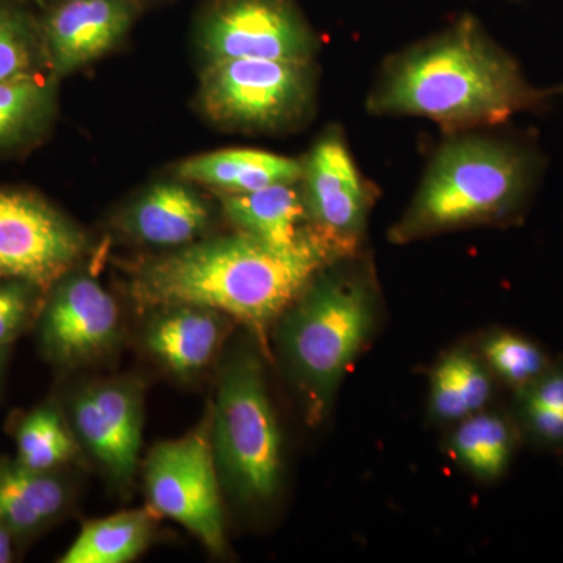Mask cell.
<instances>
[{"instance_id": "obj_27", "label": "cell", "mask_w": 563, "mask_h": 563, "mask_svg": "<svg viewBox=\"0 0 563 563\" xmlns=\"http://www.w3.org/2000/svg\"><path fill=\"white\" fill-rule=\"evenodd\" d=\"M31 284L9 280L0 284V346L13 342L31 312Z\"/></svg>"}, {"instance_id": "obj_8", "label": "cell", "mask_w": 563, "mask_h": 563, "mask_svg": "<svg viewBox=\"0 0 563 563\" xmlns=\"http://www.w3.org/2000/svg\"><path fill=\"white\" fill-rule=\"evenodd\" d=\"M85 239L31 192L0 190V279L49 288L84 254Z\"/></svg>"}, {"instance_id": "obj_19", "label": "cell", "mask_w": 563, "mask_h": 563, "mask_svg": "<svg viewBox=\"0 0 563 563\" xmlns=\"http://www.w3.org/2000/svg\"><path fill=\"white\" fill-rule=\"evenodd\" d=\"M495 395V376L483 357L468 350L444 355L431 374L429 413L439 422L462 421L487 409Z\"/></svg>"}, {"instance_id": "obj_11", "label": "cell", "mask_w": 563, "mask_h": 563, "mask_svg": "<svg viewBox=\"0 0 563 563\" xmlns=\"http://www.w3.org/2000/svg\"><path fill=\"white\" fill-rule=\"evenodd\" d=\"M213 60L309 63L313 38L280 0H232L213 14L203 31Z\"/></svg>"}, {"instance_id": "obj_23", "label": "cell", "mask_w": 563, "mask_h": 563, "mask_svg": "<svg viewBox=\"0 0 563 563\" xmlns=\"http://www.w3.org/2000/svg\"><path fill=\"white\" fill-rule=\"evenodd\" d=\"M16 461L36 472H54L76 459L77 443L54 406L33 410L16 431Z\"/></svg>"}, {"instance_id": "obj_21", "label": "cell", "mask_w": 563, "mask_h": 563, "mask_svg": "<svg viewBox=\"0 0 563 563\" xmlns=\"http://www.w3.org/2000/svg\"><path fill=\"white\" fill-rule=\"evenodd\" d=\"M157 514L151 509L125 510L90 521L62 555V563H128L150 547Z\"/></svg>"}, {"instance_id": "obj_26", "label": "cell", "mask_w": 563, "mask_h": 563, "mask_svg": "<svg viewBox=\"0 0 563 563\" xmlns=\"http://www.w3.org/2000/svg\"><path fill=\"white\" fill-rule=\"evenodd\" d=\"M36 51L27 29L0 9V81L35 76Z\"/></svg>"}, {"instance_id": "obj_3", "label": "cell", "mask_w": 563, "mask_h": 563, "mask_svg": "<svg viewBox=\"0 0 563 563\" xmlns=\"http://www.w3.org/2000/svg\"><path fill=\"white\" fill-rule=\"evenodd\" d=\"M529 152L501 141L462 136L444 143L412 203L391 229L395 243L521 217L536 181Z\"/></svg>"}, {"instance_id": "obj_18", "label": "cell", "mask_w": 563, "mask_h": 563, "mask_svg": "<svg viewBox=\"0 0 563 563\" xmlns=\"http://www.w3.org/2000/svg\"><path fill=\"white\" fill-rule=\"evenodd\" d=\"M302 173L301 162L258 150L210 152L179 166L184 179L201 181L224 192H246L273 185L298 184Z\"/></svg>"}, {"instance_id": "obj_15", "label": "cell", "mask_w": 563, "mask_h": 563, "mask_svg": "<svg viewBox=\"0 0 563 563\" xmlns=\"http://www.w3.org/2000/svg\"><path fill=\"white\" fill-rule=\"evenodd\" d=\"M222 207L242 232L280 250H292L320 235L309 221L302 192L296 184H279L262 190L224 192Z\"/></svg>"}, {"instance_id": "obj_5", "label": "cell", "mask_w": 563, "mask_h": 563, "mask_svg": "<svg viewBox=\"0 0 563 563\" xmlns=\"http://www.w3.org/2000/svg\"><path fill=\"white\" fill-rule=\"evenodd\" d=\"M210 435L222 487L250 506L272 501L284 472L280 429L261 358L250 351L221 369Z\"/></svg>"}, {"instance_id": "obj_7", "label": "cell", "mask_w": 563, "mask_h": 563, "mask_svg": "<svg viewBox=\"0 0 563 563\" xmlns=\"http://www.w3.org/2000/svg\"><path fill=\"white\" fill-rule=\"evenodd\" d=\"M309 63L213 60L203 73V109L222 124L277 129L301 117L309 103Z\"/></svg>"}, {"instance_id": "obj_24", "label": "cell", "mask_w": 563, "mask_h": 563, "mask_svg": "<svg viewBox=\"0 0 563 563\" xmlns=\"http://www.w3.org/2000/svg\"><path fill=\"white\" fill-rule=\"evenodd\" d=\"M481 357L495 379L501 380L515 393L539 379L553 363L539 343L512 331L488 333L481 344Z\"/></svg>"}, {"instance_id": "obj_16", "label": "cell", "mask_w": 563, "mask_h": 563, "mask_svg": "<svg viewBox=\"0 0 563 563\" xmlns=\"http://www.w3.org/2000/svg\"><path fill=\"white\" fill-rule=\"evenodd\" d=\"M209 209L196 192L176 181L155 185L133 203L124 229L154 246H185L206 229Z\"/></svg>"}, {"instance_id": "obj_14", "label": "cell", "mask_w": 563, "mask_h": 563, "mask_svg": "<svg viewBox=\"0 0 563 563\" xmlns=\"http://www.w3.org/2000/svg\"><path fill=\"white\" fill-rule=\"evenodd\" d=\"M224 320L225 314L203 307H163L144 331V346L169 372L192 376L220 350Z\"/></svg>"}, {"instance_id": "obj_10", "label": "cell", "mask_w": 563, "mask_h": 563, "mask_svg": "<svg viewBox=\"0 0 563 563\" xmlns=\"http://www.w3.org/2000/svg\"><path fill=\"white\" fill-rule=\"evenodd\" d=\"M74 432L114 484L128 487L139 468L144 391L136 380L87 385L69 406Z\"/></svg>"}, {"instance_id": "obj_25", "label": "cell", "mask_w": 563, "mask_h": 563, "mask_svg": "<svg viewBox=\"0 0 563 563\" xmlns=\"http://www.w3.org/2000/svg\"><path fill=\"white\" fill-rule=\"evenodd\" d=\"M52 90L36 76L0 81V146L31 135L49 117Z\"/></svg>"}, {"instance_id": "obj_2", "label": "cell", "mask_w": 563, "mask_h": 563, "mask_svg": "<svg viewBox=\"0 0 563 563\" xmlns=\"http://www.w3.org/2000/svg\"><path fill=\"white\" fill-rule=\"evenodd\" d=\"M542 101L473 18L385 66L368 99L377 117H421L450 132L499 124Z\"/></svg>"}, {"instance_id": "obj_17", "label": "cell", "mask_w": 563, "mask_h": 563, "mask_svg": "<svg viewBox=\"0 0 563 563\" xmlns=\"http://www.w3.org/2000/svg\"><path fill=\"white\" fill-rule=\"evenodd\" d=\"M68 501V487L54 473L0 457V523L14 537L46 528L60 517Z\"/></svg>"}, {"instance_id": "obj_22", "label": "cell", "mask_w": 563, "mask_h": 563, "mask_svg": "<svg viewBox=\"0 0 563 563\" xmlns=\"http://www.w3.org/2000/svg\"><path fill=\"white\" fill-rule=\"evenodd\" d=\"M515 421L537 446L563 453V362L515 393Z\"/></svg>"}, {"instance_id": "obj_1", "label": "cell", "mask_w": 563, "mask_h": 563, "mask_svg": "<svg viewBox=\"0 0 563 563\" xmlns=\"http://www.w3.org/2000/svg\"><path fill=\"white\" fill-rule=\"evenodd\" d=\"M343 258L321 235L280 250L242 232L146 263L133 277L132 296L141 307L217 310L265 335L318 274Z\"/></svg>"}, {"instance_id": "obj_6", "label": "cell", "mask_w": 563, "mask_h": 563, "mask_svg": "<svg viewBox=\"0 0 563 563\" xmlns=\"http://www.w3.org/2000/svg\"><path fill=\"white\" fill-rule=\"evenodd\" d=\"M143 483L155 514L184 526L211 553L225 550L221 479L210 420L180 439L155 444L143 463Z\"/></svg>"}, {"instance_id": "obj_13", "label": "cell", "mask_w": 563, "mask_h": 563, "mask_svg": "<svg viewBox=\"0 0 563 563\" xmlns=\"http://www.w3.org/2000/svg\"><path fill=\"white\" fill-rule=\"evenodd\" d=\"M131 11L122 0H69L52 14L46 35L60 74L102 57L128 32Z\"/></svg>"}, {"instance_id": "obj_29", "label": "cell", "mask_w": 563, "mask_h": 563, "mask_svg": "<svg viewBox=\"0 0 563 563\" xmlns=\"http://www.w3.org/2000/svg\"><path fill=\"white\" fill-rule=\"evenodd\" d=\"M3 346H0V373H2Z\"/></svg>"}, {"instance_id": "obj_4", "label": "cell", "mask_w": 563, "mask_h": 563, "mask_svg": "<svg viewBox=\"0 0 563 563\" xmlns=\"http://www.w3.org/2000/svg\"><path fill=\"white\" fill-rule=\"evenodd\" d=\"M377 321L374 287L361 272L320 273L279 318L282 361L317 424L331 409Z\"/></svg>"}, {"instance_id": "obj_20", "label": "cell", "mask_w": 563, "mask_h": 563, "mask_svg": "<svg viewBox=\"0 0 563 563\" xmlns=\"http://www.w3.org/2000/svg\"><path fill=\"white\" fill-rule=\"evenodd\" d=\"M520 437L514 417L484 409L455 422L451 454L466 472L492 483L509 470Z\"/></svg>"}, {"instance_id": "obj_9", "label": "cell", "mask_w": 563, "mask_h": 563, "mask_svg": "<svg viewBox=\"0 0 563 563\" xmlns=\"http://www.w3.org/2000/svg\"><path fill=\"white\" fill-rule=\"evenodd\" d=\"M302 165V196L310 225L350 258L365 232L369 195L346 141L339 132L328 133Z\"/></svg>"}, {"instance_id": "obj_12", "label": "cell", "mask_w": 563, "mask_h": 563, "mask_svg": "<svg viewBox=\"0 0 563 563\" xmlns=\"http://www.w3.org/2000/svg\"><path fill=\"white\" fill-rule=\"evenodd\" d=\"M120 321L117 301L98 280L65 276L41 321V343L58 365H85L117 343Z\"/></svg>"}, {"instance_id": "obj_30", "label": "cell", "mask_w": 563, "mask_h": 563, "mask_svg": "<svg viewBox=\"0 0 563 563\" xmlns=\"http://www.w3.org/2000/svg\"><path fill=\"white\" fill-rule=\"evenodd\" d=\"M562 92H563V87H562Z\"/></svg>"}, {"instance_id": "obj_28", "label": "cell", "mask_w": 563, "mask_h": 563, "mask_svg": "<svg viewBox=\"0 0 563 563\" xmlns=\"http://www.w3.org/2000/svg\"><path fill=\"white\" fill-rule=\"evenodd\" d=\"M13 539L10 529L0 523V563L13 561Z\"/></svg>"}]
</instances>
